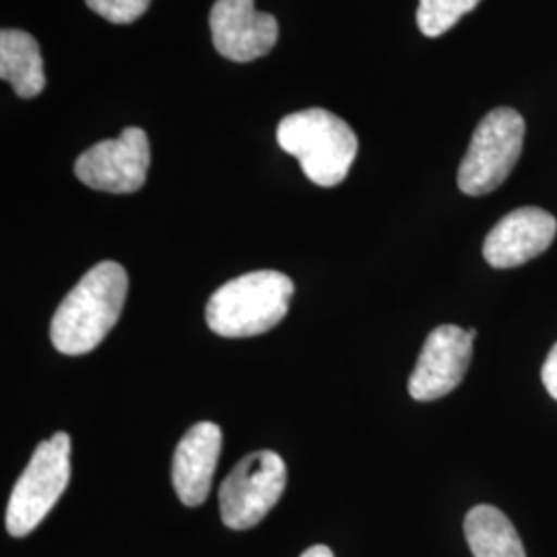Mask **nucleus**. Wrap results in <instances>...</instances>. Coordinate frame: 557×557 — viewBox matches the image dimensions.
Segmentation results:
<instances>
[{
    "label": "nucleus",
    "mask_w": 557,
    "mask_h": 557,
    "mask_svg": "<svg viewBox=\"0 0 557 557\" xmlns=\"http://www.w3.org/2000/svg\"><path fill=\"white\" fill-rule=\"evenodd\" d=\"M128 292V275L114 260L91 267L66 294L50 324L52 345L64 356L94 351L119 322Z\"/></svg>",
    "instance_id": "1"
},
{
    "label": "nucleus",
    "mask_w": 557,
    "mask_h": 557,
    "mask_svg": "<svg viewBox=\"0 0 557 557\" xmlns=\"http://www.w3.org/2000/svg\"><path fill=\"white\" fill-rule=\"evenodd\" d=\"M294 281L278 271H252L223 283L207 301L209 329L225 338L257 337L285 319Z\"/></svg>",
    "instance_id": "2"
},
{
    "label": "nucleus",
    "mask_w": 557,
    "mask_h": 557,
    "mask_svg": "<svg viewBox=\"0 0 557 557\" xmlns=\"http://www.w3.org/2000/svg\"><path fill=\"white\" fill-rule=\"evenodd\" d=\"M278 147L294 156L306 178L317 186H337L358 158V137L337 114L310 108L278 122Z\"/></svg>",
    "instance_id": "3"
},
{
    "label": "nucleus",
    "mask_w": 557,
    "mask_h": 557,
    "mask_svg": "<svg viewBox=\"0 0 557 557\" xmlns=\"http://www.w3.org/2000/svg\"><path fill=\"white\" fill-rule=\"evenodd\" d=\"M71 479V438L64 432L38 444L29 465L17 479L9 506L7 531L13 537L29 535L57 506Z\"/></svg>",
    "instance_id": "4"
},
{
    "label": "nucleus",
    "mask_w": 557,
    "mask_h": 557,
    "mask_svg": "<svg viewBox=\"0 0 557 557\" xmlns=\"http://www.w3.org/2000/svg\"><path fill=\"white\" fill-rule=\"evenodd\" d=\"M524 120L512 108H496L479 122L458 168V188L469 197L494 193L515 170L524 145Z\"/></svg>",
    "instance_id": "5"
},
{
    "label": "nucleus",
    "mask_w": 557,
    "mask_h": 557,
    "mask_svg": "<svg viewBox=\"0 0 557 557\" xmlns=\"http://www.w3.org/2000/svg\"><path fill=\"white\" fill-rule=\"evenodd\" d=\"M287 469L273 450L242 458L220 487L221 520L234 531L257 527L283 496Z\"/></svg>",
    "instance_id": "6"
},
{
    "label": "nucleus",
    "mask_w": 557,
    "mask_h": 557,
    "mask_svg": "<svg viewBox=\"0 0 557 557\" xmlns=\"http://www.w3.org/2000/svg\"><path fill=\"white\" fill-rule=\"evenodd\" d=\"M151 161L149 139L143 128L128 126L119 139L101 140L75 161L77 178L101 193L131 195L145 186Z\"/></svg>",
    "instance_id": "7"
},
{
    "label": "nucleus",
    "mask_w": 557,
    "mask_h": 557,
    "mask_svg": "<svg viewBox=\"0 0 557 557\" xmlns=\"http://www.w3.org/2000/svg\"><path fill=\"white\" fill-rule=\"evenodd\" d=\"M475 337L478 331H465L455 324L434 329L425 338L409 379V395L416 400H436L453 393L469 370Z\"/></svg>",
    "instance_id": "8"
},
{
    "label": "nucleus",
    "mask_w": 557,
    "mask_h": 557,
    "mask_svg": "<svg viewBox=\"0 0 557 557\" xmlns=\"http://www.w3.org/2000/svg\"><path fill=\"white\" fill-rule=\"evenodd\" d=\"M209 27L215 50L232 62H250L269 54L278 38L277 20L257 11L255 0H218Z\"/></svg>",
    "instance_id": "9"
},
{
    "label": "nucleus",
    "mask_w": 557,
    "mask_h": 557,
    "mask_svg": "<svg viewBox=\"0 0 557 557\" xmlns=\"http://www.w3.org/2000/svg\"><path fill=\"white\" fill-rule=\"evenodd\" d=\"M557 221L539 207H522L494 225L483 242V257L494 269H515L543 255L556 239Z\"/></svg>",
    "instance_id": "10"
},
{
    "label": "nucleus",
    "mask_w": 557,
    "mask_h": 557,
    "mask_svg": "<svg viewBox=\"0 0 557 557\" xmlns=\"http://www.w3.org/2000/svg\"><path fill=\"white\" fill-rule=\"evenodd\" d=\"M223 434L218 423H195L178 442L172 460V483L184 506H200L218 469Z\"/></svg>",
    "instance_id": "11"
},
{
    "label": "nucleus",
    "mask_w": 557,
    "mask_h": 557,
    "mask_svg": "<svg viewBox=\"0 0 557 557\" xmlns=\"http://www.w3.org/2000/svg\"><path fill=\"white\" fill-rule=\"evenodd\" d=\"M0 77L13 87L21 100H34L40 96L46 87V75L40 46L34 36L21 29H2Z\"/></svg>",
    "instance_id": "12"
},
{
    "label": "nucleus",
    "mask_w": 557,
    "mask_h": 557,
    "mask_svg": "<svg viewBox=\"0 0 557 557\" xmlns=\"http://www.w3.org/2000/svg\"><path fill=\"white\" fill-rule=\"evenodd\" d=\"M465 537L475 557H527L515 524L496 506L481 504L469 510Z\"/></svg>",
    "instance_id": "13"
},
{
    "label": "nucleus",
    "mask_w": 557,
    "mask_h": 557,
    "mask_svg": "<svg viewBox=\"0 0 557 557\" xmlns=\"http://www.w3.org/2000/svg\"><path fill=\"white\" fill-rule=\"evenodd\" d=\"M478 4L479 0H419V29L428 38H440Z\"/></svg>",
    "instance_id": "14"
},
{
    "label": "nucleus",
    "mask_w": 557,
    "mask_h": 557,
    "mask_svg": "<svg viewBox=\"0 0 557 557\" xmlns=\"http://www.w3.org/2000/svg\"><path fill=\"white\" fill-rule=\"evenodd\" d=\"M85 2L96 15L119 25L139 20L151 4V0H85Z\"/></svg>",
    "instance_id": "15"
},
{
    "label": "nucleus",
    "mask_w": 557,
    "mask_h": 557,
    "mask_svg": "<svg viewBox=\"0 0 557 557\" xmlns=\"http://www.w3.org/2000/svg\"><path fill=\"white\" fill-rule=\"evenodd\" d=\"M541 379L545 384V391L557 400V343L552 347L549 356L543 363V370H541Z\"/></svg>",
    "instance_id": "16"
},
{
    "label": "nucleus",
    "mask_w": 557,
    "mask_h": 557,
    "mask_svg": "<svg viewBox=\"0 0 557 557\" xmlns=\"http://www.w3.org/2000/svg\"><path fill=\"white\" fill-rule=\"evenodd\" d=\"M299 557H335V554H333V549L326 547V545H312V547H308Z\"/></svg>",
    "instance_id": "17"
}]
</instances>
